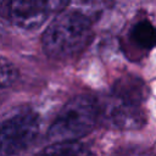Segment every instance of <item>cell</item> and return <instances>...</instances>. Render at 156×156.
<instances>
[{"instance_id": "1", "label": "cell", "mask_w": 156, "mask_h": 156, "mask_svg": "<svg viewBox=\"0 0 156 156\" xmlns=\"http://www.w3.org/2000/svg\"><path fill=\"white\" fill-rule=\"evenodd\" d=\"M93 35L89 18L78 11H62L43 33L45 54L56 60H67L78 55Z\"/></svg>"}, {"instance_id": "2", "label": "cell", "mask_w": 156, "mask_h": 156, "mask_svg": "<svg viewBox=\"0 0 156 156\" xmlns=\"http://www.w3.org/2000/svg\"><path fill=\"white\" fill-rule=\"evenodd\" d=\"M99 118V104L93 98L76 96L58 112L48 130V138L52 143L77 141L94 129Z\"/></svg>"}, {"instance_id": "3", "label": "cell", "mask_w": 156, "mask_h": 156, "mask_svg": "<svg viewBox=\"0 0 156 156\" xmlns=\"http://www.w3.org/2000/svg\"><path fill=\"white\" fill-rule=\"evenodd\" d=\"M39 117L30 110H21L1 123V156H12L27 149L37 138Z\"/></svg>"}, {"instance_id": "4", "label": "cell", "mask_w": 156, "mask_h": 156, "mask_svg": "<svg viewBox=\"0 0 156 156\" xmlns=\"http://www.w3.org/2000/svg\"><path fill=\"white\" fill-rule=\"evenodd\" d=\"M100 118L105 124L119 130L140 129L146 123V116L141 104L121 98L112 93L99 104Z\"/></svg>"}, {"instance_id": "5", "label": "cell", "mask_w": 156, "mask_h": 156, "mask_svg": "<svg viewBox=\"0 0 156 156\" xmlns=\"http://www.w3.org/2000/svg\"><path fill=\"white\" fill-rule=\"evenodd\" d=\"M1 13L21 29L39 28L49 17L39 0H1Z\"/></svg>"}, {"instance_id": "6", "label": "cell", "mask_w": 156, "mask_h": 156, "mask_svg": "<svg viewBox=\"0 0 156 156\" xmlns=\"http://www.w3.org/2000/svg\"><path fill=\"white\" fill-rule=\"evenodd\" d=\"M129 39L140 50H151L156 46V28L149 20H140L133 24Z\"/></svg>"}, {"instance_id": "7", "label": "cell", "mask_w": 156, "mask_h": 156, "mask_svg": "<svg viewBox=\"0 0 156 156\" xmlns=\"http://www.w3.org/2000/svg\"><path fill=\"white\" fill-rule=\"evenodd\" d=\"M113 94L128 99L134 102L141 104L146 99V87L145 84L134 77L121 78L115 83Z\"/></svg>"}, {"instance_id": "8", "label": "cell", "mask_w": 156, "mask_h": 156, "mask_svg": "<svg viewBox=\"0 0 156 156\" xmlns=\"http://www.w3.org/2000/svg\"><path fill=\"white\" fill-rule=\"evenodd\" d=\"M37 156H95L85 145L77 141H57L44 147Z\"/></svg>"}, {"instance_id": "9", "label": "cell", "mask_w": 156, "mask_h": 156, "mask_svg": "<svg viewBox=\"0 0 156 156\" xmlns=\"http://www.w3.org/2000/svg\"><path fill=\"white\" fill-rule=\"evenodd\" d=\"M18 69L5 57L1 58V88H7L16 82Z\"/></svg>"}, {"instance_id": "10", "label": "cell", "mask_w": 156, "mask_h": 156, "mask_svg": "<svg viewBox=\"0 0 156 156\" xmlns=\"http://www.w3.org/2000/svg\"><path fill=\"white\" fill-rule=\"evenodd\" d=\"M39 2L44 7V10L49 15H51L56 12H62L67 7L69 0H39Z\"/></svg>"}]
</instances>
